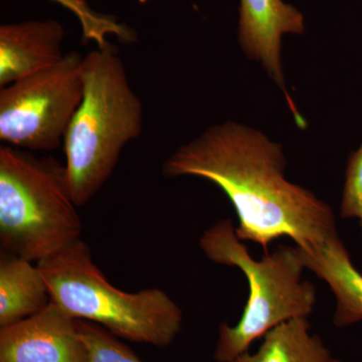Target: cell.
<instances>
[{"mask_svg": "<svg viewBox=\"0 0 362 362\" xmlns=\"http://www.w3.org/2000/svg\"><path fill=\"white\" fill-rule=\"evenodd\" d=\"M78 328L89 354V362H143L134 352L97 324L78 320Z\"/></svg>", "mask_w": 362, "mask_h": 362, "instance_id": "obj_14", "label": "cell"}, {"mask_svg": "<svg viewBox=\"0 0 362 362\" xmlns=\"http://www.w3.org/2000/svg\"><path fill=\"white\" fill-rule=\"evenodd\" d=\"M282 146L226 121L182 145L163 162L165 178L194 176L221 188L239 218L235 235L268 249L278 238L311 247L337 235L332 209L284 176Z\"/></svg>", "mask_w": 362, "mask_h": 362, "instance_id": "obj_1", "label": "cell"}, {"mask_svg": "<svg viewBox=\"0 0 362 362\" xmlns=\"http://www.w3.org/2000/svg\"><path fill=\"white\" fill-rule=\"evenodd\" d=\"M340 216L342 218H356L362 235V143L350 154L347 162Z\"/></svg>", "mask_w": 362, "mask_h": 362, "instance_id": "obj_15", "label": "cell"}, {"mask_svg": "<svg viewBox=\"0 0 362 362\" xmlns=\"http://www.w3.org/2000/svg\"><path fill=\"white\" fill-rule=\"evenodd\" d=\"M82 101L69 126L65 165L71 195L83 206L111 177L124 148L141 135L144 107L123 59L109 45L83 59Z\"/></svg>", "mask_w": 362, "mask_h": 362, "instance_id": "obj_2", "label": "cell"}, {"mask_svg": "<svg viewBox=\"0 0 362 362\" xmlns=\"http://www.w3.org/2000/svg\"><path fill=\"white\" fill-rule=\"evenodd\" d=\"M263 338L257 352H245L233 362H327L332 357L322 339L311 334L307 318L280 324Z\"/></svg>", "mask_w": 362, "mask_h": 362, "instance_id": "obj_12", "label": "cell"}, {"mask_svg": "<svg viewBox=\"0 0 362 362\" xmlns=\"http://www.w3.org/2000/svg\"><path fill=\"white\" fill-rule=\"evenodd\" d=\"M39 265L52 303L77 320L89 321L129 341L164 349L180 334L183 312L158 288L129 293L111 284L82 240Z\"/></svg>", "mask_w": 362, "mask_h": 362, "instance_id": "obj_3", "label": "cell"}, {"mask_svg": "<svg viewBox=\"0 0 362 362\" xmlns=\"http://www.w3.org/2000/svg\"><path fill=\"white\" fill-rule=\"evenodd\" d=\"M296 247L305 269L329 285L337 298L333 322L347 327L362 321V274L352 264L349 252L337 235L317 246Z\"/></svg>", "mask_w": 362, "mask_h": 362, "instance_id": "obj_10", "label": "cell"}, {"mask_svg": "<svg viewBox=\"0 0 362 362\" xmlns=\"http://www.w3.org/2000/svg\"><path fill=\"white\" fill-rule=\"evenodd\" d=\"M83 59L78 52L0 90V140L30 152L64 145L84 90Z\"/></svg>", "mask_w": 362, "mask_h": 362, "instance_id": "obj_6", "label": "cell"}, {"mask_svg": "<svg viewBox=\"0 0 362 362\" xmlns=\"http://www.w3.org/2000/svg\"><path fill=\"white\" fill-rule=\"evenodd\" d=\"M303 14L283 0H240L239 42L249 58L263 65L284 93L298 127L306 121L300 115L286 90L281 62L282 37L287 33L303 35Z\"/></svg>", "mask_w": 362, "mask_h": 362, "instance_id": "obj_8", "label": "cell"}, {"mask_svg": "<svg viewBox=\"0 0 362 362\" xmlns=\"http://www.w3.org/2000/svg\"><path fill=\"white\" fill-rule=\"evenodd\" d=\"M199 247L214 263L240 269L250 286L249 300L239 322L235 326L223 322L218 327L214 354L216 362H233L273 328L293 319L307 318L313 312L315 288L302 281L305 268L296 247L281 245L256 261L235 235L230 218L206 230Z\"/></svg>", "mask_w": 362, "mask_h": 362, "instance_id": "obj_5", "label": "cell"}, {"mask_svg": "<svg viewBox=\"0 0 362 362\" xmlns=\"http://www.w3.org/2000/svg\"><path fill=\"white\" fill-rule=\"evenodd\" d=\"M65 163L0 147L1 252L40 263L81 239L83 223Z\"/></svg>", "mask_w": 362, "mask_h": 362, "instance_id": "obj_4", "label": "cell"}, {"mask_svg": "<svg viewBox=\"0 0 362 362\" xmlns=\"http://www.w3.org/2000/svg\"><path fill=\"white\" fill-rule=\"evenodd\" d=\"M39 265L14 255L0 254V327L39 313L51 303Z\"/></svg>", "mask_w": 362, "mask_h": 362, "instance_id": "obj_11", "label": "cell"}, {"mask_svg": "<svg viewBox=\"0 0 362 362\" xmlns=\"http://www.w3.org/2000/svg\"><path fill=\"white\" fill-rule=\"evenodd\" d=\"M65 28L57 20L0 26V87L56 65L65 58Z\"/></svg>", "mask_w": 362, "mask_h": 362, "instance_id": "obj_9", "label": "cell"}, {"mask_svg": "<svg viewBox=\"0 0 362 362\" xmlns=\"http://www.w3.org/2000/svg\"><path fill=\"white\" fill-rule=\"evenodd\" d=\"M0 362H89L77 319L49 303L35 315L1 327Z\"/></svg>", "mask_w": 362, "mask_h": 362, "instance_id": "obj_7", "label": "cell"}, {"mask_svg": "<svg viewBox=\"0 0 362 362\" xmlns=\"http://www.w3.org/2000/svg\"><path fill=\"white\" fill-rule=\"evenodd\" d=\"M327 362H343V361H339V359L333 358V357H331L329 361H328Z\"/></svg>", "mask_w": 362, "mask_h": 362, "instance_id": "obj_16", "label": "cell"}, {"mask_svg": "<svg viewBox=\"0 0 362 362\" xmlns=\"http://www.w3.org/2000/svg\"><path fill=\"white\" fill-rule=\"evenodd\" d=\"M65 7L77 18L82 28L83 40L94 42L97 47L111 45L108 37H115L124 44H131L137 35L130 26L115 16L102 13L90 6L87 0H52Z\"/></svg>", "mask_w": 362, "mask_h": 362, "instance_id": "obj_13", "label": "cell"}]
</instances>
